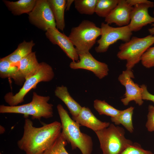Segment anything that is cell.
Returning <instances> with one entry per match:
<instances>
[{
	"label": "cell",
	"instance_id": "cell-1",
	"mask_svg": "<svg viewBox=\"0 0 154 154\" xmlns=\"http://www.w3.org/2000/svg\"><path fill=\"white\" fill-rule=\"evenodd\" d=\"M23 128V135L17 145L26 154H42L59 137L62 130L58 121L36 127L28 118L25 119Z\"/></svg>",
	"mask_w": 154,
	"mask_h": 154
},
{
	"label": "cell",
	"instance_id": "cell-2",
	"mask_svg": "<svg viewBox=\"0 0 154 154\" xmlns=\"http://www.w3.org/2000/svg\"><path fill=\"white\" fill-rule=\"evenodd\" d=\"M57 108L62 125V134L73 149L78 148L82 154H91L93 143L92 137L82 132L80 125L70 117L67 111L61 104Z\"/></svg>",
	"mask_w": 154,
	"mask_h": 154
},
{
	"label": "cell",
	"instance_id": "cell-3",
	"mask_svg": "<svg viewBox=\"0 0 154 154\" xmlns=\"http://www.w3.org/2000/svg\"><path fill=\"white\" fill-rule=\"evenodd\" d=\"M49 96H43L33 92L31 101L28 104L15 106H0L1 113H15L23 114L27 118L31 116L32 119L40 120L42 118L48 119L53 116V105L48 103Z\"/></svg>",
	"mask_w": 154,
	"mask_h": 154
},
{
	"label": "cell",
	"instance_id": "cell-4",
	"mask_svg": "<svg viewBox=\"0 0 154 154\" xmlns=\"http://www.w3.org/2000/svg\"><path fill=\"white\" fill-rule=\"evenodd\" d=\"M95 132L99 140L102 154H120L133 143L125 138L123 128L113 123Z\"/></svg>",
	"mask_w": 154,
	"mask_h": 154
},
{
	"label": "cell",
	"instance_id": "cell-5",
	"mask_svg": "<svg viewBox=\"0 0 154 154\" xmlns=\"http://www.w3.org/2000/svg\"><path fill=\"white\" fill-rule=\"evenodd\" d=\"M101 33V28L94 23L84 20L78 26L72 28L68 37L80 55L89 52Z\"/></svg>",
	"mask_w": 154,
	"mask_h": 154
},
{
	"label": "cell",
	"instance_id": "cell-6",
	"mask_svg": "<svg viewBox=\"0 0 154 154\" xmlns=\"http://www.w3.org/2000/svg\"><path fill=\"white\" fill-rule=\"evenodd\" d=\"M154 43V35H150L143 38L133 37L129 41L120 44L117 57L120 60H126V69L131 70Z\"/></svg>",
	"mask_w": 154,
	"mask_h": 154
},
{
	"label": "cell",
	"instance_id": "cell-7",
	"mask_svg": "<svg viewBox=\"0 0 154 154\" xmlns=\"http://www.w3.org/2000/svg\"><path fill=\"white\" fill-rule=\"evenodd\" d=\"M54 73L51 66L47 63H40L38 69L35 74L27 79L19 91L15 95L9 92L5 95L4 99L10 106H15L24 101L25 95L32 89L35 88L41 82H48L54 78Z\"/></svg>",
	"mask_w": 154,
	"mask_h": 154
},
{
	"label": "cell",
	"instance_id": "cell-8",
	"mask_svg": "<svg viewBox=\"0 0 154 154\" xmlns=\"http://www.w3.org/2000/svg\"><path fill=\"white\" fill-rule=\"evenodd\" d=\"M100 28L101 37L97 41L98 45L95 48L97 53L106 52L109 46L117 40H121L125 42L129 41L132 34L128 25L114 27L103 22Z\"/></svg>",
	"mask_w": 154,
	"mask_h": 154
},
{
	"label": "cell",
	"instance_id": "cell-9",
	"mask_svg": "<svg viewBox=\"0 0 154 154\" xmlns=\"http://www.w3.org/2000/svg\"><path fill=\"white\" fill-rule=\"evenodd\" d=\"M28 14L30 22L43 31L56 28L55 19L47 0H37L35 7Z\"/></svg>",
	"mask_w": 154,
	"mask_h": 154
},
{
	"label": "cell",
	"instance_id": "cell-10",
	"mask_svg": "<svg viewBox=\"0 0 154 154\" xmlns=\"http://www.w3.org/2000/svg\"><path fill=\"white\" fill-rule=\"evenodd\" d=\"M134 78L131 70L126 69L122 72L118 77L120 83L125 89L124 97L121 101L124 106H127L131 101H134L139 106L143 103L142 98V89L138 84L135 83L132 79Z\"/></svg>",
	"mask_w": 154,
	"mask_h": 154
},
{
	"label": "cell",
	"instance_id": "cell-11",
	"mask_svg": "<svg viewBox=\"0 0 154 154\" xmlns=\"http://www.w3.org/2000/svg\"><path fill=\"white\" fill-rule=\"evenodd\" d=\"M79 56L78 62L72 61L70 63L69 66L71 69L90 70L100 79L108 75L109 69L108 65L96 60L90 52L79 55Z\"/></svg>",
	"mask_w": 154,
	"mask_h": 154
},
{
	"label": "cell",
	"instance_id": "cell-12",
	"mask_svg": "<svg viewBox=\"0 0 154 154\" xmlns=\"http://www.w3.org/2000/svg\"><path fill=\"white\" fill-rule=\"evenodd\" d=\"M154 6V3L137 4L133 7L128 25L132 32L138 31L143 27L154 23V17L151 16L148 13L149 9Z\"/></svg>",
	"mask_w": 154,
	"mask_h": 154
},
{
	"label": "cell",
	"instance_id": "cell-13",
	"mask_svg": "<svg viewBox=\"0 0 154 154\" xmlns=\"http://www.w3.org/2000/svg\"><path fill=\"white\" fill-rule=\"evenodd\" d=\"M45 35L52 43L58 45L73 61L79 60V55L68 37L60 32L57 28L48 29Z\"/></svg>",
	"mask_w": 154,
	"mask_h": 154
},
{
	"label": "cell",
	"instance_id": "cell-14",
	"mask_svg": "<svg viewBox=\"0 0 154 154\" xmlns=\"http://www.w3.org/2000/svg\"><path fill=\"white\" fill-rule=\"evenodd\" d=\"M133 7L126 0H119L116 6L105 18V22L109 25L115 23L119 27L128 25Z\"/></svg>",
	"mask_w": 154,
	"mask_h": 154
},
{
	"label": "cell",
	"instance_id": "cell-15",
	"mask_svg": "<svg viewBox=\"0 0 154 154\" xmlns=\"http://www.w3.org/2000/svg\"><path fill=\"white\" fill-rule=\"evenodd\" d=\"M80 126L89 128L95 132L108 127L109 122H103L98 119L88 107H82L78 116L73 119Z\"/></svg>",
	"mask_w": 154,
	"mask_h": 154
},
{
	"label": "cell",
	"instance_id": "cell-16",
	"mask_svg": "<svg viewBox=\"0 0 154 154\" xmlns=\"http://www.w3.org/2000/svg\"><path fill=\"white\" fill-rule=\"evenodd\" d=\"M55 95L66 105L74 119L79 115L82 107L70 94L67 88L62 85L57 86L55 90Z\"/></svg>",
	"mask_w": 154,
	"mask_h": 154
},
{
	"label": "cell",
	"instance_id": "cell-17",
	"mask_svg": "<svg viewBox=\"0 0 154 154\" xmlns=\"http://www.w3.org/2000/svg\"><path fill=\"white\" fill-rule=\"evenodd\" d=\"M15 64L4 57L1 58L0 76L2 78H12L17 84L22 83L25 79L21 74L19 67Z\"/></svg>",
	"mask_w": 154,
	"mask_h": 154
},
{
	"label": "cell",
	"instance_id": "cell-18",
	"mask_svg": "<svg viewBox=\"0 0 154 154\" xmlns=\"http://www.w3.org/2000/svg\"><path fill=\"white\" fill-rule=\"evenodd\" d=\"M19 68L25 80L34 75L38 70L40 63L37 60L36 52H32L18 63Z\"/></svg>",
	"mask_w": 154,
	"mask_h": 154
},
{
	"label": "cell",
	"instance_id": "cell-19",
	"mask_svg": "<svg viewBox=\"0 0 154 154\" xmlns=\"http://www.w3.org/2000/svg\"><path fill=\"white\" fill-rule=\"evenodd\" d=\"M36 1L37 0H19L15 1L3 0L8 10L15 15L28 14L33 9Z\"/></svg>",
	"mask_w": 154,
	"mask_h": 154
},
{
	"label": "cell",
	"instance_id": "cell-20",
	"mask_svg": "<svg viewBox=\"0 0 154 154\" xmlns=\"http://www.w3.org/2000/svg\"><path fill=\"white\" fill-rule=\"evenodd\" d=\"M54 15L58 29L63 31L65 27L64 13L66 0H47Z\"/></svg>",
	"mask_w": 154,
	"mask_h": 154
},
{
	"label": "cell",
	"instance_id": "cell-21",
	"mask_svg": "<svg viewBox=\"0 0 154 154\" xmlns=\"http://www.w3.org/2000/svg\"><path fill=\"white\" fill-rule=\"evenodd\" d=\"M35 44L33 40L29 42L24 40L19 44L13 52L4 58L12 63L18 64L21 60L32 52V48Z\"/></svg>",
	"mask_w": 154,
	"mask_h": 154
},
{
	"label": "cell",
	"instance_id": "cell-22",
	"mask_svg": "<svg viewBox=\"0 0 154 154\" xmlns=\"http://www.w3.org/2000/svg\"><path fill=\"white\" fill-rule=\"evenodd\" d=\"M134 110V108L131 106L124 110H121L117 117L111 118V121L116 125H122L128 131L132 133L134 130L132 121Z\"/></svg>",
	"mask_w": 154,
	"mask_h": 154
},
{
	"label": "cell",
	"instance_id": "cell-23",
	"mask_svg": "<svg viewBox=\"0 0 154 154\" xmlns=\"http://www.w3.org/2000/svg\"><path fill=\"white\" fill-rule=\"evenodd\" d=\"M119 0H98L95 13L99 17L106 18L116 6Z\"/></svg>",
	"mask_w": 154,
	"mask_h": 154
},
{
	"label": "cell",
	"instance_id": "cell-24",
	"mask_svg": "<svg viewBox=\"0 0 154 154\" xmlns=\"http://www.w3.org/2000/svg\"><path fill=\"white\" fill-rule=\"evenodd\" d=\"M94 107L100 115H106L110 117L111 118L117 117L121 111L109 104L105 100H95Z\"/></svg>",
	"mask_w": 154,
	"mask_h": 154
},
{
	"label": "cell",
	"instance_id": "cell-25",
	"mask_svg": "<svg viewBox=\"0 0 154 154\" xmlns=\"http://www.w3.org/2000/svg\"><path fill=\"white\" fill-rule=\"evenodd\" d=\"M98 0H75V7L80 13L91 15L95 13Z\"/></svg>",
	"mask_w": 154,
	"mask_h": 154
},
{
	"label": "cell",
	"instance_id": "cell-26",
	"mask_svg": "<svg viewBox=\"0 0 154 154\" xmlns=\"http://www.w3.org/2000/svg\"><path fill=\"white\" fill-rule=\"evenodd\" d=\"M67 143L65 138L61 133L54 143L42 154H69L65 148Z\"/></svg>",
	"mask_w": 154,
	"mask_h": 154
},
{
	"label": "cell",
	"instance_id": "cell-27",
	"mask_svg": "<svg viewBox=\"0 0 154 154\" xmlns=\"http://www.w3.org/2000/svg\"><path fill=\"white\" fill-rule=\"evenodd\" d=\"M141 61L146 68L154 66V46L150 47L146 50L142 56Z\"/></svg>",
	"mask_w": 154,
	"mask_h": 154
},
{
	"label": "cell",
	"instance_id": "cell-28",
	"mask_svg": "<svg viewBox=\"0 0 154 154\" xmlns=\"http://www.w3.org/2000/svg\"><path fill=\"white\" fill-rule=\"evenodd\" d=\"M120 154H154L150 151L144 149L141 145L134 143L127 148Z\"/></svg>",
	"mask_w": 154,
	"mask_h": 154
},
{
	"label": "cell",
	"instance_id": "cell-29",
	"mask_svg": "<svg viewBox=\"0 0 154 154\" xmlns=\"http://www.w3.org/2000/svg\"><path fill=\"white\" fill-rule=\"evenodd\" d=\"M145 127L148 131H154V106L151 105H149L148 107L147 120Z\"/></svg>",
	"mask_w": 154,
	"mask_h": 154
},
{
	"label": "cell",
	"instance_id": "cell-30",
	"mask_svg": "<svg viewBox=\"0 0 154 154\" xmlns=\"http://www.w3.org/2000/svg\"><path fill=\"white\" fill-rule=\"evenodd\" d=\"M140 86L142 89V96L143 100H149L154 103V95L150 93L147 90V86L143 84Z\"/></svg>",
	"mask_w": 154,
	"mask_h": 154
},
{
	"label": "cell",
	"instance_id": "cell-31",
	"mask_svg": "<svg viewBox=\"0 0 154 154\" xmlns=\"http://www.w3.org/2000/svg\"><path fill=\"white\" fill-rule=\"evenodd\" d=\"M128 4L132 7L141 4H152L154 3L147 0H126Z\"/></svg>",
	"mask_w": 154,
	"mask_h": 154
},
{
	"label": "cell",
	"instance_id": "cell-32",
	"mask_svg": "<svg viewBox=\"0 0 154 154\" xmlns=\"http://www.w3.org/2000/svg\"><path fill=\"white\" fill-rule=\"evenodd\" d=\"M74 1L73 0H66V11L69 10L72 4Z\"/></svg>",
	"mask_w": 154,
	"mask_h": 154
},
{
	"label": "cell",
	"instance_id": "cell-33",
	"mask_svg": "<svg viewBox=\"0 0 154 154\" xmlns=\"http://www.w3.org/2000/svg\"><path fill=\"white\" fill-rule=\"evenodd\" d=\"M152 27L149 28L148 31L151 35L154 36V23L152 24Z\"/></svg>",
	"mask_w": 154,
	"mask_h": 154
},
{
	"label": "cell",
	"instance_id": "cell-34",
	"mask_svg": "<svg viewBox=\"0 0 154 154\" xmlns=\"http://www.w3.org/2000/svg\"><path fill=\"white\" fill-rule=\"evenodd\" d=\"M5 131V129L4 127L3 126L0 125V134H2Z\"/></svg>",
	"mask_w": 154,
	"mask_h": 154
},
{
	"label": "cell",
	"instance_id": "cell-35",
	"mask_svg": "<svg viewBox=\"0 0 154 154\" xmlns=\"http://www.w3.org/2000/svg\"><path fill=\"white\" fill-rule=\"evenodd\" d=\"M153 14H154V11H153Z\"/></svg>",
	"mask_w": 154,
	"mask_h": 154
},
{
	"label": "cell",
	"instance_id": "cell-36",
	"mask_svg": "<svg viewBox=\"0 0 154 154\" xmlns=\"http://www.w3.org/2000/svg\"><path fill=\"white\" fill-rule=\"evenodd\" d=\"M0 154H2V153H0Z\"/></svg>",
	"mask_w": 154,
	"mask_h": 154
}]
</instances>
